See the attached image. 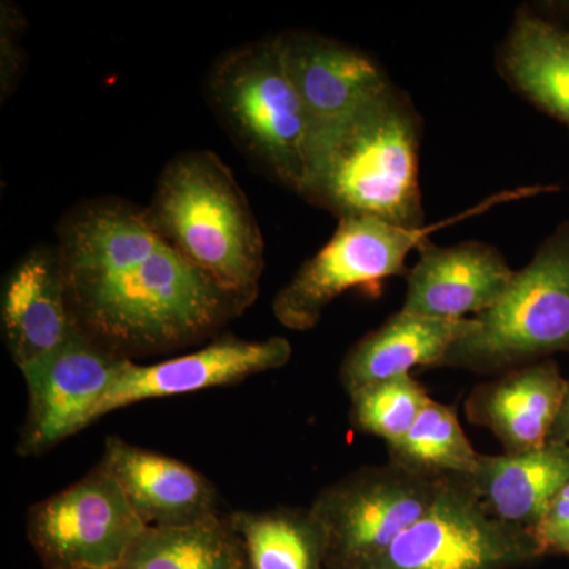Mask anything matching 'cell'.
Returning a JSON list of instances; mask_svg holds the SVG:
<instances>
[{
  "instance_id": "cell-1",
  "label": "cell",
  "mask_w": 569,
  "mask_h": 569,
  "mask_svg": "<svg viewBox=\"0 0 569 569\" xmlns=\"http://www.w3.org/2000/svg\"><path fill=\"white\" fill-rule=\"evenodd\" d=\"M71 312L82 331L133 350L192 342L246 310L190 264L146 209L89 201L59 228Z\"/></svg>"
},
{
  "instance_id": "cell-2",
  "label": "cell",
  "mask_w": 569,
  "mask_h": 569,
  "mask_svg": "<svg viewBox=\"0 0 569 569\" xmlns=\"http://www.w3.org/2000/svg\"><path fill=\"white\" fill-rule=\"evenodd\" d=\"M421 138V116L410 97L392 86L353 118L312 137L298 193L339 219L426 227Z\"/></svg>"
},
{
  "instance_id": "cell-3",
  "label": "cell",
  "mask_w": 569,
  "mask_h": 569,
  "mask_svg": "<svg viewBox=\"0 0 569 569\" xmlns=\"http://www.w3.org/2000/svg\"><path fill=\"white\" fill-rule=\"evenodd\" d=\"M157 231L244 309L260 293L264 242L233 173L209 151L186 152L164 167L151 206Z\"/></svg>"
},
{
  "instance_id": "cell-4",
  "label": "cell",
  "mask_w": 569,
  "mask_h": 569,
  "mask_svg": "<svg viewBox=\"0 0 569 569\" xmlns=\"http://www.w3.org/2000/svg\"><path fill=\"white\" fill-rule=\"evenodd\" d=\"M471 320L473 329L451 347L441 367L500 376L569 353V220L516 271L503 298Z\"/></svg>"
},
{
  "instance_id": "cell-5",
  "label": "cell",
  "mask_w": 569,
  "mask_h": 569,
  "mask_svg": "<svg viewBox=\"0 0 569 569\" xmlns=\"http://www.w3.org/2000/svg\"><path fill=\"white\" fill-rule=\"evenodd\" d=\"M209 96L241 148L298 193L307 170L310 126L276 37L219 59L209 77Z\"/></svg>"
},
{
  "instance_id": "cell-6",
  "label": "cell",
  "mask_w": 569,
  "mask_h": 569,
  "mask_svg": "<svg viewBox=\"0 0 569 569\" xmlns=\"http://www.w3.org/2000/svg\"><path fill=\"white\" fill-rule=\"evenodd\" d=\"M445 478L387 462L321 489L309 511L323 533L326 569H361L377 559L432 508Z\"/></svg>"
},
{
  "instance_id": "cell-7",
  "label": "cell",
  "mask_w": 569,
  "mask_h": 569,
  "mask_svg": "<svg viewBox=\"0 0 569 569\" xmlns=\"http://www.w3.org/2000/svg\"><path fill=\"white\" fill-rule=\"evenodd\" d=\"M541 557L533 531L489 515L467 477H447L432 508L361 569H518Z\"/></svg>"
},
{
  "instance_id": "cell-8",
  "label": "cell",
  "mask_w": 569,
  "mask_h": 569,
  "mask_svg": "<svg viewBox=\"0 0 569 569\" xmlns=\"http://www.w3.org/2000/svg\"><path fill=\"white\" fill-rule=\"evenodd\" d=\"M436 228H403L369 217L339 219L331 239L277 293L272 313L290 331L316 328L340 295L403 274L408 254L429 241Z\"/></svg>"
},
{
  "instance_id": "cell-9",
  "label": "cell",
  "mask_w": 569,
  "mask_h": 569,
  "mask_svg": "<svg viewBox=\"0 0 569 569\" xmlns=\"http://www.w3.org/2000/svg\"><path fill=\"white\" fill-rule=\"evenodd\" d=\"M146 527L100 466L28 516L29 542L47 569L119 567Z\"/></svg>"
},
{
  "instance_id": "cell-10",
  "label": "cell",
  "mask_w": 569,
  "mask_h": 569,
  "mask_svg": "<svg viewBox=\"0 0 569 569\" xmlns=\"http://www.w3.org/2000/svg\"><path fill=\"white\" fill-rule=\"evenodd\" d=\"M123 359L78 328L54 353L21 367L29 410L18 452L40 455L86 429Z\"/></svg>"
},
{
  "instance_id": "cell-11",
  "label": "cell",
  "mask_w": 569,
  "mask_h": 569,
  "mask_svg": "<svg viewBox=\"0 0 569 569\" xmlns=\"http://www.w3.org/2000/svg\"><path fill=\"white\" fill-rule=\"evenodd\" d=\"M293 348L283 337L216 340L194 353L179 356L152 366L123 359L114 380L89 417V426L118 408L142 400L163 399L238 383L246 378L280 369L290 361Z\"/></svg>"
},
{
  "instance_id": "cell-12",
  "label": "cell",
  "mask_w": 569,
  "mask_h": 569,
  "mask_svg": "<svg viewBox=\"0 0 569 569\" xmlns=\"http://www.w3.org/2000/svg\"><path fill=\"white\" fill-rule=\"evenodd\" d=\"M276 39L309 119L310 140L353 118L395 86L376 59L342 41L302 31Z\"/></svg>"
},
{
  "instance_id": "cell-13",
  "label": "cell",
  "mask_w": 569,
  "mask_h": 569,
  "mask_svg": "<svg viewBox=\"0 0 569 569\" xmlns=\"http://www.w3.org/2000/svg\"><path fill=\"white\" fill-rule=\"evenodd\" d=\"M418 252L407 274L403 312L443 320L478 317L503 298L515 279L503 253L486 242L440 247L426 241Z\"/></svg>"
},
{
  "instance_id": "cell-14",
  "label": "cell",
  "mask_w": 569,
  "mask_h": 569,
  "mask_svg": "<svg viewBox=\"0 0 569 569\" xmlns=\"http://www.w3.org/2000/svg\"><path fill=\"white\" fill-rule=\"evenodd\" d=\"M3 339L14 365L54 353L80 325L71 312L59 249L29 250L7 276L2 290Z\"/></svg>"
},
{
  "instance_id": "cell-15",
  "label": "cell",
  "mask_w": 569,
  "mask_h": 569,
  "mask_svg": "<svg viewBox=\"0 0 569 569\" xmlns=\"http://www.w3.org/2000/svg\"><path fill=\"white\" fill-rule=\"evenodd\" d=\"M148 527H176L220 515L217 492L192 467L107 437L102 462Z\"/></svg>"
},
{
  "instance_id": "cell-16",
  "label": "cell",
  "mask_w": 569,
  "mask_h": 569,
  "mask_svg": "<svg viewBox=\"0 0 569 569\" xmlns=\"http://www.w3.org/2000/svg\"><path fill=\"white\" fill-rule=\"evenodd\" d=\"M567 385L550 359L508 370L473 388L467 419L488 429L508 455L533 451L548 445Z\"/></svg>"
},
{
  "instance_id": "cell-17",
  "label": "cell",
  "mask_w": 569,
  "mask_h": 569,
  "mask_svg": "<svg viewBox=\"0 0 569 569\" xmlns=\"http://www.w3.org/2000/svg\"><path fill=\"white\" fill-rule=\"evenodd\" d=\"M471 329V318L443 320L399 310L348 350L340 383L350 396L369 385L411 376L417 367H441L451 347Z\"/></svg>"
},
{
  "instance_id": "cell-18",
  "label": "cell",
  "mask_w": 569,
  "mask_h": 569,
  "mask_svg": "<svg viewBox=\"0 0 569 569\" xmlns=\"http://www.w3.org/2000/svg\"><path fill=\"white\" fill-rule=\"evenodd\" d=\"M498 71L505 81L569 129V29L531 9L516 13L498 48Z\"/></svg>"
},
{
  "instance_id": "cell-19",
  "label": "cell",
  "mask_w": 569,
  "mask_h": 569,
  "mask_svg": "<svg viewBox=\"0 0 569 569\" xmlns=\"http://www.w3.org/2000/svg\"><path fill=\"white\" fill-rule=\"evenodd\" d=\"M467 479L489 515L533 531L569 481V448L548 443L516 455H481Z\"/></svg>"
},
{
  "instance_id": "cell-20",
  "label": "cell",
  "mask_w": 569,
  "mask_h": 569,
  "mask_svg": "<svg viewBox=\"0 0 569 569\" xmlns=\"http://www.w3.org/2000/svg\"><path fill=\"white\" fill-rule=\"evenodd\" d=\"M119 567L126 569H250L244 542L228 516L176 527H146Z\"/></svg>"
},
{
  "instance_id": "cell-21",
  "label": "cell",
  "mask_w": 569,
  "mask_h": 569,
  "mask_svg": "<svg viewBox=\"0 0 569 569\" xmlns=\"http://www.w3.org/2000/svg\"><path fill=\"white\" fill-rule=\"evenodd\" d=\"M228 518L250 569H326L323 533L309 509L236 511Z\"/></svg>"
},
{
  "instance_id": "cell-22",
  "label": "cell",
  "mask_w": 569,
  "mask_h": 569,
  "mask_svg": "<svg viewBox=\"0 0 569 569\" xmlns=\"http://www.w3.org/2000/svg\"><path fill=\"white\" fill-rule=\"evenodd\" d=\"M388 462L427 478L470 477L479 452L468 440L455 407L430 400L406 436L387 445Z\"/></svg>"
},
{
  "instance_id": "cell-23",
  "label": "cell",
  "mask_w": 569,
  "mask_h": 569,
  "mask_svg": "<svg viewBox=\"0 0 569 569\" xmlns=\"http://www.w3.org/2000/svg\"><path fill=\"white\" fill-rule=\"evenodd\" d=\"M350 399L355 429L391 445L406 436L432 397L413 377L403 376L358 389Z\"/></svg>"
},
{
  "instance_id": "cell-24",
  "label": "cell",
  "mask_w": 569,
  "mask_h": 569,
  "mask_svg": "<svg viewBox=\"0 0 569 569\" xmlns=\"http://www.w3.org/2000/svg\"><path fill=\"white\" fill-rule=\"evenodd\" d=\"M542 557H569V481L550 501L548 511L533 530Z\"/></svg>"
},
{
  "instance_id": "cell-25",
  "label": "cell",
  "mask_w": 569,
  "mask_h": 569,
  "mask_svg": "<svg viewBox=\"0 0 569 569\" xmlns=\"http://www.w3.org/2000/svg\"><path fill=\"white\" fill-rule=\"evenodd\" d=\"M22 18L13 7H2V63H0V70H2V96L10 93L11 88L14 86V81L18 78V71L21 69V28Z\"/></svg>"
},
{
  "instance_id": "cell-26",
  "label": "cell",
  "mask_w": 569,
  "mask_h": 569,
  "mask_svg": "<svg viewBox=\"0 0 569 569\" xmlns=\"http://www.w3.org/2000/svg\"><path fill=\"white\" fill-rule=\"evenodd\" d=\"M548 443L569 448V380L563 400H561L559 415H557L556 422H553L552 429H550Z\"/></svg>"
},
{
  "instance_id": "cell-27",
  "label": "cell",
  "mask_w": 569,
  "mask_h": 569,
  "mask_svg": "<svg viewBox=\"0 0 569 569\" xmlns=\"http://www.w3.org/2000/svg\"><path fill=\"white\" fill-rule=\"evenodd\" d=\"M546 6L548 7L542 9L546 11V17L569 29V2H552L546 3Z\"/></svg>"
},
{
  "instance_id": "cell-28",
  "label": "cell",
  "mask_w": 569,
  "mask_h": 569,
  "mask_svg": "<svg viewBox=\"0 0 569 569\" xmlns=\"http://www.w3.org/2000/svg\"><path fill=\"white\" fill-rule=\"evenodd\" d=\"M82 569H126L122 567H107V568H82Z\"/></svg>"
}]
</instances>
